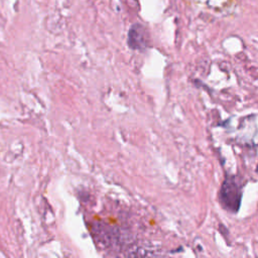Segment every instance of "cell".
<instances>
[{
    "label": "cell",
    "mask_w": 258,
    "mask_h": 258,
    "mask_svg": "<svg viewBox=\"0 0 258 258\" xmlns=\"http://www.w3.org/2000/svg\"><path fill=\"white\" fill-rule=\"evenodd\" d=\"M221 202L223 206L230 212L236 213L239 211L241 204L242 193L241 189L234 178H227L221 188Z\"/></svg>",
    "instance_id": "6da1fadb"
},
{
    "label": "cell",
    "mask_w": 258,
    "mask_h": 258,
    "mask_svg": "<svg viewBox=\"0 0 258 258\" xmlns=\"http://www.w3.org/2000/svg\"><path fill=\"white\" fill-rule=\"evenodd\" d=\"M128 45L132 50H143L146 47V34L142 26H131L128 33Z\"/></svg>",
    "instance_id": "7a4b0ae2"
},
{
    "label": "cell",
    "mask_w": 258,
    "mask_h": 258,
    "mask_svg": "<svg viewBox=\"0 0 258 258\" xmlns=\"http://www.w3.org/2000/svg\"><path fill=\"white\" fill-rule=\"evenodd\" d=\"M256 173L258 174V164H257V168H256Z\"/></svg>",
    "instance_id": "3957f363"
}]
</instances>
